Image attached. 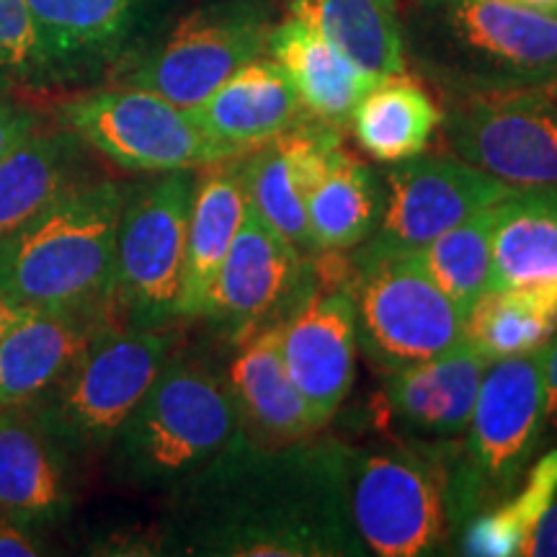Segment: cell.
I'll list each match as a JSON object with an SVG mask.
<instances>
[{
	"label": "cell",
	"instance_id": "1",
	"mask_svg": "<svg viewBox=\"0 0 557 557\" xmlns=\"http://www.w3.org/2000/svg\"><path fill=\"white\" fill-rule=\"evenodd\" d=\"M169 498L158 555H369L351 517L348 444L338 438L267 447L240 434Z\"/></svg>",
	"mask_w": 557,
	"mask_h": 557
},
{
	"label": "cell",
	"instance_id": "2",
	"mask_svg": "<svg viewBox=\"0 0 557 557\" xmlns=\"http://www.w3.org/2000/svg\"><path fill=\"white\" fill-rule=\"evenodd\" d=\"M240 434L225 367L178 346L111 438L109 472L135 491L169 496Z\"/></svg>",
	"mask_w": 557,
	"mask_h": 557
},
{
	"label": "cell",
	"instance_id": "3",
	"mask_svg": "<svg viewBox=\"0 0 557 557\" xmlns=\"http://www.w3.org/2000/svg\"><path fill=\"white\" fill-rule=\"evenodd\" d=\"M124 191L116 181L86 178L0 240V289L26 310L114 312Z\"/></svg>",
	"mask_w": 557,
	"mask_h": 557
},
{
	"label": "cell",
	"instance_id": "4",
	"mask_svg": "<svg viewBox=\"0 0 557 557\" xmlns=\"http://www.w3.org/2000/svg\"><path fill=\"white\" fill-rule=\"evenodd\" d=\"M406 47L449 99L557 83V18L504 0H418Z\"/></svg>",
	"mask_w": 557,
	"mask_h": 557
},
{
	"label": "cell",
	"instance_id": "5",
	"mask_svg": "<svg viewBox=\"0 0 557 557\" xmlns=\"http://www.w3.org/2000/svg\"><path fill=\"white\" fill-rule=\"evenodd\" d=\"M348 496L369 555L426 557L455 547L447 442L400 434L348 447Z\"/></svg>",
	"mask_w": 557,
	"mask_h": 557
},
{
	"label": "cell",
	"instance_id": "6",
	"mask_svg": "<svg viewBox=\"0 0 557 557\" xmlns=\"http://www.w3.org/2000/svg\"><path fill=\"white\" fill-rule=\"evenodd\" d=\"M542 436L545 398L540 348L493 361L468 429L447 442L449 508L457 537L472 517L498 506L524 480Z\"/></svg>",
	"mask_w": 557,
	"mask_h": 557
},
{
	"label": "cell",
	"instance_id": "7",
	"mask_svg": "<svg viewBox=\"0 0 557 557\" xmlns=\"http://www.w3.org/2000/svg\"><path fill=\"white\" fill-rule=\"evenodd\" d=\"M178 346L176 325H109L29 413L73 459L101 455Z\"/></svg>",
	"mask_w": 557,
	"mask_h": 557
},
{
	"label": "cell",
	"instance_id": "8",
	"mask_svg": "<svg viewBox=\"0 0 557 557\" xmlns=\"http://www.w3.org/2000/svg\"><path fill=\"white\" fill-rule=\"evenodd\" d=\"M274 0H205L160 26L111 78L194 109L246 62L267 54Z\"/></svg>",
	"mask_w": 557,
	"mask_h": 557
},
{
	"label": "cell",
	"instance_id": "9",
	"mask_svg": "<svg viewBox=\"0 0 557 557\" xmlns=\"http://www.w3.org/2000/svg\"><path fill=\"white\" fill-rule=\"evenodd\" d=\"M197 171L152 173L129 184L116 225L114 312L129 329L181 323L186 230Z\"/></svg>",
	"mask_w": 557,
	"mask_h": 557
},
{
	"label": "cell",
	"instance_id": "10",
	"mask_svg": "<svg viewBox=\"0 0 557 557\" xmlns=\"http://www.w3.org/2000/svg\"><path fill=\"white\" fill-rule=\"evenodd\" d=\"M60 124L88 150L135 173L197 171L246 152L209 137L191 120L189 109L124 83L88 90L62 103Z\"/></svg>",
	"mask_w": 557,
	"mask_h": 557
},
{
	"label": "cell",
	"instance_id": "11",
	"mask_svg": "<svg viewBox=\"0 0 557 557\" xmlns=\"http://www.w3.org/2000/svg\"><path fill=\"white\" fill-rule=\"evenodd\" d=\"M357 346L382 372L421 364L465 344L462 310L410 253L351 263Z\"/></svg>",
	"mask_w": 557,
	"mask_h": 557
},
{
	"label": "cell",
	"instance_id": "12",
	"mask_svg": "<svg viewBox=\"0 0 557 557\" xmlns=\"http://www.w3.org/2000/svg\"><path fill=\"white\" fill-rule=\"evenodd\" d=\"M282 357L312 413L329 426L357 377V318H354V267L310 256L295 299L278 318Z\"/></svg>",
	"mask_w": 557,
	"mask_h": 557
},
{
	"label": "cell",
	"instance_id": "13",
	"mask_svg": "<svg viewBox=\"0 0 557 557\" xmlns=\"http://www.w3.org/2000/svg\"><path fill=\"white\" fill-rule=\"evenodd\" d=\"M449 150L511 186H557V103L547 88L451 99Z\"/></svg>",
	"mask_w": 557,
	"mask_h": 557
},
{
	"label": "cell",
	"instance_id": "14",
	"mask_svg": "<svg viewBox=\"0 0 557 557\" xmlns=\"http://www.w3.org/2000/svg\"><path fill=\"white\" fill-rule=\"evenodd\" d=\"M382 212L372 238L351 263L408 253L447 233L480 209L493 207L517 186L487 176L462 158L413 156L382 173Z\"/></svg>",
	"mask_w": 557,
	"mask_h": 557
},
{
	"label": "cell",
	"instance_id": "15",
	"mask_svg": "<svg viewBox=\"0 0 557 557\" xmlns=\"http://www.w3.org/2000/svg\"><path fill=\"white\" fill-rule=\"evenodd\" d=\"M50 88L114 75L165 24L171 0H24Z\"/></svg>",
	"mask_w": 557,
	"mask_h": 557
},
{
	"label": "cell",
	"instance_id": "16",
	"mask_svg": "<svg viewBox=\"0 0 557 557\" xmlns=\"http://www.w3.org/2000/svg\"><path fill=\"white\" fill-rule=\"evenodd\" d=\"M308 263L310 256L299 253L246 201L243 222L214 278L201 320L227 344L278 320L295 299Z\"/></svg>",
	"mask_w": 557,
	"mask_h": 557
},
{
	"label": "cell",
	"instance_id": "17",
	"mask_svg": "<svg viewBox=\"0 0 557 557\" xmlns=\"http://www.w3.org/2000/svg\"><path fill=\"white\" fill-rule=\"evenodd\" d=\"M338 145H344L341 127L305 114L282 135L240 156L246 201L305 256H318L308 225V197Z\"/></svg>",
	"mask_w": 557,
	"mask_h": 557
},
{
	"label": "cell",
	"instance_id": "18",
	"mask_svg": "<svg viewBox=\"0 0 557 557\" xmlns=\"http://www.w3.org/2000/svg\"><path fill=\"white\" fill-rule=\"evenodd\" d=\"M222 367L238 408L240 431L250 442L278 447L325 429L289 377L278 320L233 341Z\"/></svg>",
	"mask_w": 557,
	"mask_h": 557
},
{
	"label": "cell",
	"instance_id": "19",
	"mask_svg": "<svg viewBox=\"0 0 557 557\" xmlns=\"http://www.w3.org/2000/svg\"><path fill=\"white\" fill-rule=\"evenodd\" d=\"M114 312L29 310L0 336V410H29L73 369ZM122 325V323H120Z\"/></svg>",
	"mask_w": 557,
	"mask_h": 557
},
{
	"label": "cell",
	"instance_id": "20",
	"mask_svg": "<svg viewBox=\"0 0 557 557\" xmlns=\"http://www.w3.org/2000/svg\"><path fill=\"white\" fill-rule=\"evenodd\" d=\"M73 462L29 410H0V517L37 532L65 521Z\"/></svg>",
	"mask_w": 557,
	"mask_h": 557
},
{
	"label": "cell",
	"instance_id": "21",
	"mask_svg": "<svg viewBox=\"0 0 557 557\" xmlns=\"http://www.w3.org/2000/svg\"><path fill=\"white\" fill-rule=\"evenodd\" d=\"M487 361L468 344L421 364L387 372L382 400L403 436L455 442L468 429Z\"/></svg>",
	"mask_w": 557,
	"mask_h": 557
},
{
	"label": "cell",
	"instance_id": "22",
	"mask_svg": "<svg viewBox=\"0 0 557 557\" xmlns=\"http://www.w3.org/2000/svg\"><path fill=\"white\" fill-rule=\"evenodd\" d=\"M493 214L491 289L532 299L557 318V186H517Z\"/></svg>",
	"mask_w": 557,
	"mask_h": 557
},
{
	"label": "cell",
	"instance_id": "23",
	"mask_svg": "<svg viewBox=\"0 0 557 557\" xmlns=\"http://www.w3.org/2000/svg\"><path fill=\"white\" fill-rule=\"evenodd\" d=\"M189 114L209 137L250 150L282 135L308 111L282 65L261 54L230 75L218 90L189 109Z\"/></svg>",
	"mask_w": 557,
	"mask_h": 557
},
{
	"label": "cell",
	"instance_id": "24",
	"mask_svg": "<svg viewBox=\"0 0 557 557\" xmlns=\"http://www.w3.org/2000/svg\"><path fill=\"white\" fill-rule=\"evenodd\" d=\"M240 156L243 152L197 169L189 230H186L184 284H181L178 302L181 320L205 318L214 278L243 222L246 194H243Z\"/></svg>",
	"mask_w": 557,
	"mask_h": 557
},
{
	"label": "cell",
	"instance_id": "25",
	"mask_svg": "<svg viewBox=\"0 0 557 557\" xmlns=\"http://www.w3.org/2000/svg\"><path fill=\"white\" fill-rule=\"evenodd\" d=\"M267 54L287 73L305 111L336 127L351 122L359 101L382 81L292 13L271 29Z\"/></svg>",
	"mask_w": 557,
	"mask_h": 557
},
{
	"label": "cell",
	"instance_id": "26",
	"mask_svg": "<svg viewBox=\"0 0 557 557\" xmlns=\"http://www.w3.org/2000/svg\"><path fill=\"white\" fill-rule=\"evenodd\" d=\"M88 150L67 127H39L0 158V240L86 181Z\"/></svg>",
	"mask_w": 557,
	"mask_h": 557
},
{
	"label": "cell",
	"instance_id": "27",
	"mask_svg": "<svg viewBox=\"0 0 557 557\" xmlns=\"http://www.w3.org/2000/svg\"><path fill=\"white\" fill-rule=\"evenodd\" d=\"M292 16L302 18L367 73H406L408 47L395 0H292Z\"/></svg>",
	"mask_w": 557,
	"mask_h": 557
},
{
	"label": "cell",
	"instance_id": "28",
	"mask_svg": "<svg viewBox=\"0 0 557 557\" xmlns=\"http://www.w3.org/2000/svg\"><path fill=\"white\" fill-rule=\"evenodd\" d=\"M382 212V181L338 145L308 197V225L318 253H344L372 238Z\"/></svg>",
	"mask_w": 557,
	"mask_h": 557
},
{
	"label": "cell",
	"instance_id": "29",
	"mask_svg": "<svg viewBox=\"0 0 557 557\" xmlns=\"http://www.w3.org/2000/svg\"><path fill=\"white\" fill-rule=\"evenodd\" d=\"M359 148L380 163H400L421 156L442 124V111L431 94L406 73L387 75L351 114Z\"/></svg>",
	"mask_w": 557,
	"mask_h": 557
},
{
	"label": "cell",
	"instance_id": "30",
	"mask_svg": "<svg viewBox=\"0 0 557 557\" xmlns=\"http://www.w3.org/2000/svg\"><path fill=\"white\" fill-rule=\"evenodd\" d=\"M557 493V447L529 465L527 475L498 506L472 517L459 532L455 553L468 557L524 555L534 529Z\"/></svg>",
	"mask_w": 557,
	"mask_h": 557
},
{
	"label": "cell",
	"instance_id": "31",
	"mask_svg": "<svg viewBox=\"0 0 557 557\" xmlns=\"http://www.w3.org/2000/svg\"><path fill=\"white\" fill-rule=\"evenodd\" d=\"M493 220H496L493 207H485L438 238L429 240L426 246L408 250L418 267L462 310H470L475 299L491 289Z\"/></svg>",
	"mask_w": 557,
	"mask_h": 557
},
{
	"label": "cell",
	"instance_id": "32",
	"mask_svg": "<svg viewBox=\"0 0 557 557\" xmlns=\"http://www.w3.org/2000/svg\"><path fill=\"white\" fill-rule=\"evenodd\" d=\"M555 331V315L511 292H485L465 318V344L475 348L487 364L537 351Z\"/></svg>",
	"mask_w": 557,
	"mask_h": 557
},
{
	"label": "cell",
	"instance_id": "33",
	"mask_svg": "<svg viewBox=\"0 0 557 557\" xmlns=\"http://www.w3.org/2000/svg\"><path fill=\"white\" fill-rule=\"evenodd\" d=\"M50 88L24 0H0V94Z\"/></svg>",
	"mask_w": 557,
	"mask_h": 557
},
{
	"label": "cell",
	"instance_id": "34",
	"mask_svg": "<svg viewBox=\"0 0 557 557\" xmlns=\"http://www.w3.org/2000/svg\"><path fill=\"white\" fill-rule=\"evenodd\" d=\"M39 124L41 120L37 111L0 94V158L16 148L21 139L29 137Z\"/></svg>",
	"mask_w": 557,
	"mask_h": 557
},
{
	"label": "cell",
	"instance_id": "35",
	"mask_svg": "<svg viewBox=\"0 0 557 557\" xmlns=\"http://www.w3.org/2000/svg\"><path fill=\"white\" fill-rule=\"evenodd\" d=\"M47 555L45 542L37 529L21 527L16 521L0 517V557H37Z\"/></svg>",
	"mask_w": 557,
	"mask_h": 557
},
{
	"label": "cell",
	"instance_id": "36",
	"mask_svg": "<svg viewBox=\"0 0 557 557\" xmlns=\"http://www.w3.org/2000/svg\"><path fill=\"white\" fill-rule=\"evenodd\" d=\"M542 361V398H545V434L557 436V331L540 348Z\"/></svg>",
	"mask_w": 557,
	"mask_h": 557
},
{
	"label": "cell",
	"instance_id": "37",
	"mask_svg": "<svg viewBox=\"0 0 557 557\" xmlns=\"http://www.w3.org/2000/svg\"><path fill=\"white\" fill-rule=\"evenodd\" d=\"M524 555L557 557V493L553 496V504L547 506L545 517H542L537 529H534Z\"/></svg>",
	"mask_w": 557,
	"mask_h": 557
},
{
	"label": "cell",
	"instance_id": "38",
	"mask_svg": "<svg viewBox=\"0 0 557 557\" xmlns=\"http://www.w3.org/2000/svg\"><path fill=\"white\" fill-rule=\"evenodd\" d=\"M26 312L29 310L21 308L16 299H11L3 289H0V336H3L21 315H26Z\"/></svg>",
	"mask_w": 557,
	"mask_h": 557
},
{
	"label": "cell",
	"instance_id": "39",
	"mask_svg": "<svg viewBox=\"0 0 557 557\" xmlns=\"http://www.w3.org/2000/svg\"><path fill=\"white\" fill-rule=\"evenodd\" d=\"M504 3H511V5H519V9L557 18V0H504Z\"/></svg>",
	"mask_w": 557,
	"mask_h": 557
},
{
	"label": "cell",
	"instance_id": "40",
	"mask_svg": "<svg viewBox=\"0 0 557 557\" xmlns=\"http://www.w3.org/2000/svg\"><path fill=\"white\" fill-rule=\"evenodd\" d=\"M547 90H549V96H553V101L557 103V83H553V86H547Z\"/></svg>",
	"mask_w": 557,
	"mask_h": 557
}]
</instances>
